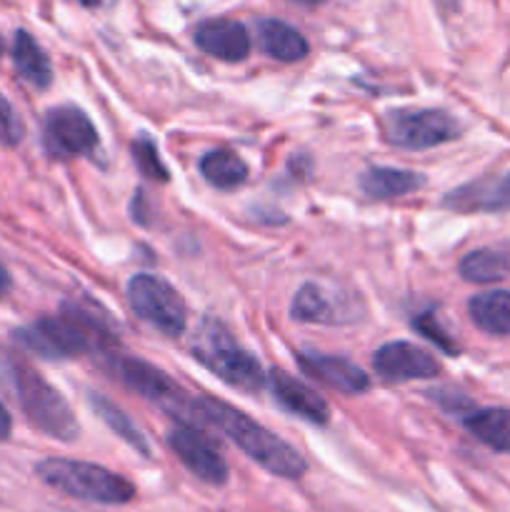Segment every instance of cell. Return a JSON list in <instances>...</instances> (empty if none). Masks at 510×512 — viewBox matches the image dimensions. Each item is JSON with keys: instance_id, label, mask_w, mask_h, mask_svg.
<instances>
[{"instance_id": "obj_1", "label": "cell", "mask_w": 510, "mask_h": 512, "mask_svg": "<svg viewBox=\"0 0 510 512\" xmlns=\"http://www.w3.org/2000/svg\"><path fill=\"white\" fill-rule=\"evenodd\" d=\"M185 425H193V428L200 430H218L225 438L233 440L250 460H255L260 468L278 475V478L298 480L308 470V463L293 445H288L283 438L270 433L268 428L250 420L248 415L235 410L233 405L210 398V395L190 398Z\"/></svg>"}, {"instance_id": "obj_2", "label": "cell", "mask_w": 510, "mask_h": 512, "mask_svg": "<svg viewBox=\"0 0 510 512\" xmlns=\"http://www.w3.org/2000/svg\"><path fill=\"white\" fill-rule=\"evenodd\" d=\"M13 340L38 358L65 360L90 350H110L118 345V330L98 305L70 300L55 318H40L15 330Z\"/></svg>"}, {"instance_id": "obj_3", "label": "cell", "mask_w": 510, "mask_h": 512, "mask_svg": "<svg viewBox=\"0 0 510 512\" xmlns=\"http://www.w3.org/2000/svg\"><path fill=\"white\" fill-rule=\"evenodd\" d=\"M0 388L18 405L35 430L63 443L78 438V420L63 395L28 360L3 345H0Z\"/></svg>"}, {"instance_id": "obj_4", "label": "cell", "mask_w": 510, "mask_h": 512, "mask_svg": "<svg viewBox=\"0 0 510 512\" xmlns=\"http://www.w3.org/2000/svg\"><path fill=\"white\" fill-rule=\"evenodd\" d=\"M190 353L203 368L243 393H258L268 380L255 355H250L220 320L205 318L195 328Z\"/></svg>"}, {"instance_id": "obj_5", "label": "cell", "mask_w": 510, "mask_h": 512, "mask_svg": "<svg viewBox=\"0 0 510 512\" xmlns=\"http://www.w3.org/2000/svg\"><path fill=\"white\" fill-rule=\"evenodd\" d=\"M35 473L50 488L70 495V498L88 500V503L123 505L135 498V488L123 475L113 473L100 465L83 460L48 458L35 465Z\"/></svg>"}, {"instance_id": "obj_6", "label": "cell", "mask_w": 510, "mask_h": 512, "mask_svg": "<svg viewBox=\"0 0 510 512\" xmlns=\"http://www.w3.org/2000/svg\"><path fill=\"white\" fill-rule=\"evenodd\" d=\"M128 303L133 313L163 335L178 338L188 323V308L178 290L158 275L140 273L128 283Z\"/></svg>"}, {"instance_id": "obj_7", "label": "cell", "mask_w": 510, "mask_h": 512, "mask_svg": "<svg viewBox=\"0 0 510 512\" xmlns=\"http://www.w3.org/2000/svg\"><path fill=\"white\" fill-rule=\"evenodd\" d=\"M385 140L403 150H428L460 135V123L445 110H393L383 120Z\"/></svg>"}, {"instance_id": "obj_8", "label": "cell", "mask_w": 510, "mask_h": 512, "mask_svg": "<svg viewBox=\"0 0 510 512\" xmlns=\"http://www.w3.org/2000/svg\"><path fill=\"white\" fill-rule=\"evenodd\" d=\"M110 358H113L115 378H118L125 388L135 390L140 398L153 400V403H158L163 410H168V413L185 420L190 408V398L180 390V385L175 383L170 375H165L160 368H155V365L138 358H118V355H110Z\"/></svg>"}, {"instance_id": "obj_9", "label": "cell", "mask_w": 510, "mask_h": 512, "mask_svg": "<svg viewBox=\"0 0 510 512\" xmlns=\"http://www.w3.org/2000/svg\"><path fill=\"white\" fill-rule=\"evenodd\" d=\"M43 143L55 158H78L98 148V130L75 105H58L45 115Z\"/></svg>"}, {"instance_id": "obj_10", "label": "cell", "mask_w": 510, "mask_h": 512, "mask_svg": "<svg viewBox=\"0 0 510 512\" xmlns=\"http://www.w3.org/2000/svg\"><path fill=\"white\" fill-rule=\"evenodd\" d=\"M168 445L175 455L180 458V463L208 485H223L228 480V463L223 460V455L215 450V445L210 443L208 435H203V430L193 428V425H175L168 433Z\"/></svg>"}, {"instance_id": "obj_11", "label": "cell", "mask_w": 510, "mask_h": 512, "mask_svg": "<svg viewBox=\"0 0 510 512\" xmlns=\"http://www.w3.org/2000/svg\"><path fill=\"white\" fill-rule=\"evenodd\" d=\"M373 368L385 380H395V383L430 380L440 373V363L428 350L418 348L413 343H405V340L385 343L383 348L375 350Z\"/></svg>"}, {"instance_id": "obj_12", "label": "cell", "mask_w": 510, "mask_h": 512, "mask_svg": "<svg viewBox=\"0 0 510 512\" xmlns=\"http://www.w3.org/2000/svg\"><path fill=\"white\" fill-rule=\"evenodd\" d=\"M298 363L310 378L320 380L328 388L338 390L345 395H358L370 388V378L350 360L338 358V355L313 353V350H303L298 353Z\"/></svg>"}, {"instance_id": "obj_13", "label": "cell", "mask_w": 510, "mask_h": 512, "mask_svg": "<svg viewBox=\"0 0 510 512\" xmlns=\"http://www.w3.org/2000/svg\"><path fill=\"white\" fill-rule=\"evenodd\" d=\"M195 45L203 53L213 55V58L225 60V63H240L248 58L250 53V35L240 23L228 18L205 20L195 28L193 33Z\"/></svg>"}, {"instance_id": "obj_14", "label": "cell", "mask_w": 510, "mask_h": 512, "mask_svg": "<svg viewBox=\"0 0 510 512\" xmlns=\"http://www.w3.org/2000/svg\"><path fill=\"white\" fill-rule=\"evenodd\" d=\"M268 380L270 388H273L275 400H278L285 410L295 413L298 418L308 420V423L328 425L330 408L315 390H310L308 385L300 383L298 378L288 375L285 370H270Z\"/></svg>"}, {"instance_id": "obj_15", "label": "cell", "mask_w": 510, "mask_h": 512, "mask_svg": "<svg viewBox=\"0 0 510 512\" xmlns=\"http://www.w3.org/2000/svg\"><path fill=\"white\" fill-rule=\"evenodd\" d=\"M445 208L458 213H495V210H510V173L503 178H485L475 183L455 188L445 195Z\"/></svg>"}, {"instance_id": "obj_16", "label": "cell", "mask_w": 510, "mask_h": 512, "mask_svg": "<svg viewBox=\"0 0 510 512\" xmlns=\"http://www.w3.org/2000/svg\"><path fill=\"white\" fill-rule=\"evenodd\" d=\"M350 310L343 308L340 298L328 293L325 288L315 283H305L298 293L293 295V305H290V315L300 323H318V325H333L350 320Z\"/></svg>"}, {"instance_id": "obj_17", "label": "cell", "mask_w": 510, "mask_h": 512, "mask_svg": "<svg viewBox=\"0 0 510 512\" xmlns=\"http://www.w3.org/2000/svg\"><path fill=\"white\" fill-rule=\"evenodd\" d=\"M258 43L270 58L283 60V63H295V60L308 55V40L283 20H260L258 23Z\"/></svg>"}, {"instance_id": "obj_18", "label": "cell", "mask_w": 510, "mask_h": 512, "mask_svg": "<svg viewBox=\"0 0 510 512\" xmlns=\"http://www.w3.org/2000/svg\"><path fill=\"white\" fill-rule=\"evenodd\" d=\"M13 65L20 78L33 88L45 90L53 83V65H50L48 55L25 30H18L13 38Z\"/></svg>"}, {"instance_id": "obj_19", "label": "cell", "mask_w": 510, "mask_h": 512, "mask_svg": "<svg viewBox=\"0 0 510 512\" xmlns=\"http://www.w3.org/2000/svg\"><path fill=\"white\" fill-rule=\"evenodd\" d=\"M425 185V178L413 170H398V168H370L365 170L360 178V188L365 195L375 200H390L400 198V195L415 193Z\"/></svg>"}, {"instance_id": "obj_20", "label": "cell", "mask_w": 510, "mask_h": 512, "mask_svg": "<svg viewBox=\"0 0 510 512\" xmlns=\"http://www.w3.org/2000/svg\"><path fill=\"white\" fill-rule=\"evenodd\" d=\"M470 320L483 333L510 335V293L508 290H490L475 295L468 303Z\"/></svg>"}, {"instance_id": "obj_21", "label": "cell", "mask_w": 510, "mask_h": 512, "mask_svg": "<svg viewBox=\"0 0 510 512\" xmlns=\"http://www.w3.org/2000/svg\"><path fill=\"white\" fill-rule=\"evenodd\" d=\"M200 173L213 188L235 190L248 180V163L233 150H210L200 160Z\"/></svg>"}, {"instance_id": "obj_22", "label": "cell", "mask_w": 510, "mask_h": 512, "mask_svg": "<svg viewBox=\"0 0 510 512\" xmlns=\"http://www.w3.org/2000/svg\"><path fill=\"white\" fill-rule=\"evenodd\" d=\"M465 428L485 443L488 448L500 450V453H510V410L503 408H488L475 410L465 418Z\"/></svg>"}, {"instance_id": "obj_23", "label": "cell", "mask_w": 510, "mask_h": 512, "mask_svg": "<svg viewBox=\"0 0 510 512\" xmlns=\"http://www.w3.org/2000/svg\"><path fill=\"white\" fill-rule=\"evenodd\" d=\"M88 403H90V408L95 410V415H98V418L103 420V423L108 425V428L113 430L120 440H125V443H128L130 448L138 450V453L150 455L148 440H145V435L140 433L138 425H135L133 420L123 413V410L115 408V405L110 403V400H105L103 395H95V393L88 395Z\"/></svg>"}, {"instance_id": "obj_24", "label": "cell", "mask_w": 510, "mask_h": 512, "mask_svg": "<svg viewBox=\"0 0 510 512\" xmlns=\"http://www.w3.org/2000/svg\"><path fill=\"white\" fill-rule=\"evenodd\" d=\"M508 270V255L498 250H473L460 260V275L470 283H495V280H503Z\"/></svg>"}, {"instance_id": "obj_25", "label": "cell", "mask_w": 510, "mask_h": 512, "mask_svg": "<svg viewBox=\"0 0 510 512\" xmlns=\"http://www.w3.org/2000/svg\"><path fill=\"white\" fill-rule=\"evenodd\" d=\"M130 153H133V163L138 165V170L145 178L158 180V183H168V168H165L163 160H160L158 148H155L153 140L140 135V138H135L133 145H130Z\"/></svg>"}, {"instance_id": "obj_26", "label": "cell", "mask_w": 510, "mask_h": 512, "mask_svg": "<svg viewBox=\"0 0 510 512\" xmlns=\"http://www.w3.org/2000/svg\"><path fill=\"white\" fill-rule=\"evenodd\" d=\"M23 138H25L23 120H20V115L15 113L13 105L8 103V98L0 93V143L13 148V145H18Z\"/></svg>"}, {"instance_id": "obj_27", "label": "cell", "mask_w": 510, "mask_h": 512, "mask_svg": "<svg viewBox=\"0 0 510 512\" xmlns=\"http://www.w3.org/2000/svg\"><path fill=\"white\" fill-rule=\"evenodd\" d=\"M413 328H418L420 333L425 335L428 340H433L435 345H438L440 350H445L448 355H458V345L453 343V338H450L448 333H445L443 328H440L438 318H435V313H423L418 315V318L413 320Z\"/></svg>"}, {"instance_id": "obj_28", "label": "cell", "mask_w": 510, "mask_h": 512, "mask_svg": "<svg viewBox=\"0 0 510 512\" xmlns=\"http://www.w3.org/2000/svg\"><path fill=\"white\" fill-rule=\"evenodd\" d=\"M13 430V420H10V413L5 410V405L0 403V440H5Z\"/></svg>"}, {"instance_id": "obj_29", "label": "cell", "mask_w": 510, "mask_h": 512, "mask_svg": "<svg viewBox=\"0 0 510 512\" xmlns=\"http://www.w3.org/2000/svg\"><path fill=\"white\" fill-rule=\"evenodd\" d=\"M10 285H13V283H10V275H8V270H5L3 265H0V298H3V295L8 293V290H10Z\"/></svg>"}, {"instance_id": "obj_30", "label": "cell", "mask_w": 510, "mask_h": 512, "mask_svg": "<svg viewBox=\"0 0 510 512\" xmlns=\"http://www.w3.org/2000/svg\"><path fill=\"white\" fill-rule=\"evenodd\" d=\"M295 3H300V5H320V3H325V0H295Z\"/></svg>"}, {"instance_id": "obj_31", "label": "cell", "mask_w": 510, "mask_h": 512, "mask_svg": "<svg viewBox=\"0 0 510 512\" xmlns=\"http://www.w3.org/2000/svg\"><path fill=\"white\" fill-rule=\"evenodd\" d=\"M80 3L88 5V8H93V5H100V3H103V0H80Z\"/></svg>"}]
</instances>
